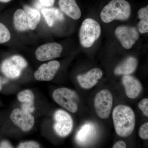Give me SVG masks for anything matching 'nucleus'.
Returning a JSON list of instances; mask_svg holds the SVG:
<instances>
[{"label": "nucleus", "mask_w": 148, "mask_h": 148, "mask_svg": "<svg viewBox=\"0 0 148 148\" xmlns=\"http://www.w3.org/2000/svg\"><path fill=\"white\" fill-rule=\"evenodd\" d=\"M112 116L115 130L119 136L125 138L132 134L136 117L132 108L126 105H118L114 109Z\"/></svg>", "instance_id": "nucleus-1"}, {"label": "nucleus", "mask_w": 148, "mask_h": 148, "mask_svg": "<svg viewBox=\"0 0 148 148\" xmlns=\"http://www.w3.org/2000/svg\"><path fill=\"white\" fill-rule=\"evenodd\" d=\"M131 15V7L125 0H112L101 11L102 21L109 23L115 20L126 21Z\"/></svg>", "instance_id": "nucleus-2"}, {"label": "nucleus", "mask_w": 148, "mask_h": 148, "mask_svg": "<svg viewBox=\"0 0 148 148\" xmlns=\"http://www.w3.org/2000/svg\"><path fill=\"white\" fill-rule=\"evenodd\" d=\"M101 27L97 21L91 18L85 19L79 30L80 42L83 47H91L101 34Z\"/></svg>", "instance_id": "nucleus-3"}, {"label": "nucleus", "mask_w": 148, "mask_h": 148, "mask_svg": "<svg viewBox=\"0 0 148 148\" xmlns=\"http://www.w3.org/2000/svg\"><path fill=\"white\" fill-rule=\"evenodd\" d=\"M52 96L57 104L69 112L75 113L78 111V98L74 90L67 88H60L53 91Z\"/></svg>", "instance_id": "nucleus-4"}, {"label": "nucleus", "mask_w": 148, "mask_h": 148, "mask_svg": "<svg viewBox=\"0 0 148 148\" xmlns=\"http://www.w3.org/2000/svg\"><path fill=\"white\" fill-rule=\"evenodd\" d=\"M113 104V97L110 91L108 89L101 90L94 98V107L97 116L105 119L108 118Z\"/></svg>", "instance_id": "nucleus-5"}, {"label": "nucleus", "mask_w": 148, "mask_h": 148, "mask_svg": "<svg viewBox=\"0 0 148 148\" xmlns=\"http://www.w3.org/2000/svg\"><path fill=\"white\" fill-rule=\"evenodd\" d=\"M27 65V61L23 57L14 55L3 61L1 65V70L6 77L15 79L20 76L22 70Z\"/></svg>", "instance_id": "nucleus-6"}, {"label": "nucleus", "mask_w": 148, "mask_h": 148, "mask_svg": "<svg viewBox=\"0 0 148 148\" xmlns=\"http://www.w3.org/2000/svg\"><path fill=\"white\" fill-rule=\"evenodd\" d=\"M54 130L57 135L61 137L68 136L73 127V121L71 115L66 111L59 110L54 113Z\"/></svg>", "instance_id": "nucleus-7"}, {"label": "nucleus", "mask_w": 148, "mask_h": 148, "mask_svg": "<svg viewBox=\"0 0 148 148\" xmlns=\"http://www.w3.org/2000/svg\"><path fill=\"white\" fill-rule=\"evenodd\" d=\"M116 36L126 49H130L139 38L138 30L135 27L122 26L118 27L115 31Z\"/></svg>", "instance_id": "nucleus-8"}, {"label": "nucleus", "mask_w": 148, "mask_h": 148, "mask_svg": "<svg viewBox=\"0 0 148 148\" xmlns=\"http://www.w3.org/2000/svg\"><path fill=\"white\" fill-rule=\"evenodd\" d=\"M63 47L57 43H49L40 46L36 51V58L39 61H47L60 56Z\"/></svg>", "instance_id": "nucleus-9"}, {"label": "nucleus", "mask_w": 148, "mask_h": 148, "mask_svg": "<svg viewBox=\"0 0 148 148\" xmlns=\"http://www.w3.org/2000/svg\"><path fill=\"white\" fill-rule=\"evenodd\" d=\"M10 118L16 126L24 131H29L34 124V117L32 114L22 109H14L11 114Z\"/></svg>", "instance_id": "nucleus-10"}, {"label": "nucleus", "mask_w": 148, "mask_h": 148, "mask_svg": "<svg viewBox=\"0 0 148 148\" xmlns=\"http://www.w3.org/2000/svg\"><path fill=\"white\" fill-rule=\"evenodd\" d=\"M60 67L58 61H49L40 66L35 72L34 77L36 79L42 81H49L53 78Z\"/></svg>", "instance_id": "nucleus-11"}, {"label": "nucleus", "mask_w": 148, "mask_h": 148, "mask_svg": "<svg viewBox=\"0 0 148 148\" xmlns=\"http://www.w3.org/2000/svg\"><path fill=\"white\" fill-rule=\"evenodd\" d=\"M103 75L101 69L95 68L86 73L79 75L77 77V80L81 87L84 89H90L97 84Z\"/></svg>", "instance_id": "nucleus-12"}, {"label": "nucleus", "mask_w": 148, "mask_h": 148, "mask_svg": "<svg viewBox=\"0 0 148 148\" xmlns=\"http://www.w3.org/2000/svg\"><path fill=\"white\" fill-rule=\"evenodd\" d=\"M122 82L126 96L130 99H134L138 98L143 91L142 84L135 77L130 75L123 76Z\"/></svg>", "instance_id": "nucleus-13"}, {"label": "nucleus", "mask_w": 148, "mask_h": 148, "mask_svg": "<svg viewBox=\"0 0 148 148\" xmlns=\"http://www.w3.org/2000/svg\"><path fill=\"white\" fill-rule=\"evenodd\" d=\"M61 10L69 17L77 20L81 16V11L75 0H59Z\"/></svg>", "instance_id": "nucleus-14"}, {"label": "nucleus", "mask_w": 148, "mask_h": 148, "mask_svg": "<svg viewBox=\"0 0 148 148\" xmlns=\"http://www.w3.org/2000/svg\"><path fill=\"white\" fill-rule=\"evenodd\" d=\"M137 66V59L133 56H130L117 66L114 73L116 75H130L135 71Z\"/></svg>", "instance_id": "nucleus-15"}, {"label": "nucleus", "mask_w": 148, "mask_h": 148, "mask_svg": "<svg viewBox=\"0 0 148 148\" xmlns=\"http://www.w3.org/2000/svg\"><path fill=\"white\" fill-rule=\"evenodd\" d=\"M41 12L49 27H53L56 21H63L64 19V14L57 8H44L42 10Z\"/></svg>", "instance_id": "nucleus-16"}, {"label": "nucleus", "mask_w": 148, "mask_h": 148, "mask_svg": "<svg viewBox=\"0 0 148 148\" xmlns=\"http://www.w3.org/2000/svg\"><path fill=\"white\" fill-rule=\"evenodd\" d=\"M13 22L15 29L18 32H24L29 29L27 15L21 9H18L14 12Z\"/></svg>", "instance_id": "nucleus-17"}, {"label": "nucleus", "mask_w": 148, "mask_h": 148, "mask_svg": "<svg viewBox=\"0 0 148 148\" xmlns=\"http://www.w3.org/2000/svg\"><path fill=\"white\" fill-rule=\"evenodd\" d=\"M24 8L28 19L29 29L34 30L40 20V14L37 10L29 6H25Z\"/></svg>", "instance_id": "nucleus-18"}, {"label": "nucleus", "mask_w": 148, "mask_h": 148, "mask_svg": "<svg viewBox=\"0 0 148 148\" xmlns=\"http://www.w3.org/2000/svg\"><path fill=\"white\" fill-rule=\"evenodd\" d=\"M138 15L140 21L138 24V30L141 34L148 32V8L146 7L140 9L138 12Z\"/></svg>", "instance_id": "nucleus-19"}, {"label": "nucleus", "mask_w": 148, "mask_h": 148, "mask_svg": "<svg viewBox=\"0 0 148 148\" xmlns=\"http://www.w3.org/2000/svg\"><path fill=\"white\" fill-rule=\"evenodd\" d=\"M17 98L22 103L34 104V95L31 90H25L18 93Z\"/></svg>", "instance_id": "nucleus-20"}, {"label": "nucleus", "mask_w": 148, "mask_h": 148, "mask_svg": "<svg viewBox=\"0 0 148 148\" xmlns=\"http://www.w3.org/2000/svg\"><path fill=\"white\" fill-rule=\"evenodd\" d=\"M10 38V34L8 29L4 25L0 23V43L7 42Z\"/></svg>", "instance_id": "nucleus-21"}, {"label": "nucleus", "mask_w": 148, "mask_h": 148, "mask_svg": "<svg viewBox=\"0 0 148 148\" xmlns=\"http://www.w3.org/2000/svg\"><path fill=\"white\" fill-rule=\"evenodd\" d=\"M139 135L143 140L148 139V123L146 122L141 125L139 130Z\"/></svg>", "instance_id": "nucleus-22"}, {"label": "nucleus", "mask_w": 148, "mask_h": 148, "mask_svg": "<svg viewBox=\"0 0 148 148\" xmlns=\"http://www.w3.org/2000/svg\"><path fill=\"white\" fill-rule=\"evenodd\" d=\"M138 108L143 112L144 114L147 117H148V99L144 98L142 99L138 104Z\"/></svg>", "instance_id": "nucleus-23"}, {"label": "nucleus", "mask_w": 148, "mask_h": 148, "mask_svg": "<svg viewBox=\"0 0 148 148\" xmlns=\"http://www.w3.org/2000/svg\"><path fill=\"white\" fill-rule=\"evenodd\" d=\"M17 148H40V146L36 142L29 141L21 143Z\"/></svg>", "instance_id": "nucleus-24"}, {"label": "nucleus", "mask_w": 148, "mask_h": 148, "mask_svg": "<svg viewBox=\"0 0 148 148\" xmlns=\"http://www.w3.org/2000/svg\"><path fill=\"white\" fill-rule=\"evenodd\" d=\"M41 4L45 7H50L54 4L55 0H39Z\"/></svg>", "instance_id": "nucleus-25"}, {"label": "nucleus", "mask_w": 148, "mask_h": 148, "mask_svg": "<svg viewBox=\"0 0 148 148\" xmlns=\"http://www.w3.org/2000/svg\"><path fill=\"white\" fill-rule=\"evenodd\" d=\"M112 148H127V147L124 141H119L115 143Z\"/></svg>", "instance_id": "nucleus-26"}, {"label": "nucleus", "mask_w": 148, "mask_h": 148, "mask_svg": "<svg viewBox=\"0 0 148 148\" xmlns=\"http://www.w3.org/2000/svg\"><path fill=\"white\" fill-rule=\"evenodd\" d=\"M0 148H12V147L8 142L4 141L0 144Z\"/></svg>", "instance_id": "nucleus-27"}, {"label": "nucleus", "mask_w": 148, "mask_h": 148, "mask_svg": "<svg viewBox=\"0 0 148 148\" xmlns=\"http://www.w3.org/2000/svg\"><path fill=\"white\" fill-rule=\"evenodd\" d=\"M11 0H0V2L2 3H8Z\"/></svg>", "instance_id": "nucleus-28"}, {"label": "nucleus", "mask_w": 148, "mask_h": 148, "mask_svg": "<svg viewBox=\"0 0 148 148\" xmlns=\"http://www.w3.org/2000/svg\"><path fill=\"white\" fill-rule=\"evenodd\" d=\"M3 83L2 80L1 79V78L0 77V90L2 88V84Z\"/></svg>", "instance_id": "nucleus-29"}]
</instances>
